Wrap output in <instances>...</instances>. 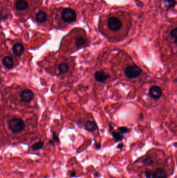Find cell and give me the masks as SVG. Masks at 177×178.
Instances as JSON below:
<instances>
[{
  "label": "cell",
  "instance_id": "1",
  "mask_svg": "<svg viewBox=\"0 0 177 178\" xmlns=\"http://www.w3.org/2000/svg\"><path fill=\"white\" fill-rule=\"evenodd\" d=\"M9 128L14 133H19L24 129V121L20 118L12 119L9 122Z\"/></svg>",
  "mask_w": 177,
  "mask_h": 178
},
{
  "label": "cell",
  "instance_id": "2",
  "mask_svg": "<svg viewBox=\"0 0 177 178\" xmlns=\"http://www.w3.org/2000/svg\"><path fill=\"white\" fill-rule=\"evenodd\" d=\"M142 72V69L140 67L137 65H129L125 69V74L127 78L132 79L139 76Z\"/></svg>",
  "mask_w": 177,
  "mask_h": 178
},
{
  "label": "cell",
  "instance_id": "3",
  "mask_svg": "<svg viewBox=\"0 0 177 178\" xmlns=\"http://www.w3.org/2000/svg\"><path fill=\"white\" fill-rule=\"evenodd\" d=\"M61 17L64 22L71 23L76 20L77 15L75 11L72 9L66 8L62 11Z\"/></svg>",
  "mask_w": 177,
  "mask_h": 178
},
{
  "label": "cell",
  "instance_id": "4",
  "mask_svg": "<svg viewBox=\"0 0 177 178\" xmlns=\"http://www.w3.org/2000/svg\"><path fill=\"white\" fill-rule=\"evenodd\" d=\"M107 24L110 30L115 32L118 31L122 27V23L120 20L118 18L114 16L108 18Z\"/></svg>",
  "mask_w": 177,
  "mask_h": 178
},
{
  "label": "cell",
  "instance_id": "5",
  "mask_svg": "<svg viewBox=\"0 0 177 178\" xmlns=\"http://www.w3.org/2000/svg\"><path fill=\"white\" fill-rule=\"evenodd\" d=\"M34 97V93L30 90L23 91L20 94V98L24 103H29L31 101Z\"/></svg>",
  "mask_w": 177,
  "mask_h": 178
},
{
  "label": "cell",
  "instance_id": "6",
  "mask_svg": "<svg viewBox=\"0 0 177 178\" xmlns=\"http://www.w3.org/2000/svg\"><path fill=\"white\" fill-rule=\"evenodd\" d=\"M163 92L161 88L158 86H152L149 90V95L152 99H158L162 97Z\"/></svg>",
  "mask_w": 177,
  "mask_h": 178
},
{
  "label": "cell",
  "instance_id": "7",
  "mask_svg": "<svg viewBox=\"0 0 177 178\" xmlns=\"http://www.w3.org/2000/svg\"><path fill=\"white\" fill-rule=\"evenodd\" d=\"M109 77V75L101 71H98L95 74V78L96 81L101 83L105 82Z\"/></svg>",
  "mask_w": 177,
  "mask_h": 178
},
{
  "label": "cell",
  "instance_id": "8",
  "mask_svg": "<svg viewBox=\"0 0 177 178\" xmlns=\"http://www.w3.org/2000/svg\"><path fill=\"white\" fill-rule=\"evenodd\" d=\"M15 6L18 11H24L28 8V4L26 0H17L16 2Z\"/></svg>",
  "mask_w": 177,
  "mask_h": 178
},
{
  "label": "cell",
  "instance_id": "9",
  "mask_svg": "<svg viewBox=\"0 0 177 178\" xmlns=\"http://www.w3.org/2000/svg\"><path fill=\"white\" fill-rule=\"evenodd\" d=\"M12 51L13 52L14 54L16 56H20L22 54V53L24 51V47L23 46V45L21 43H16L14 44L13 48H12Z\"/></svg>",
  "mask_w": 177,
  "mask_h": 178
},
{
  "label": "cell",
  "instance_id": "10",
  "mask_svg": "<svg viewBox=\"0 0 177 178\" xmlns=\"http://www.w3.org/2000/svg\"><path fill=\"white\" fill-rule=\"evenodd\" d=\"M35 19L37 22L43 23L47 19V14L43 11H39L36 15Z\"/></svg>",
  "mask_w": 177,
  "mask_h": 178
},
{
  "label": "cell",
  "instance_id": "11",
  "mask_svg": "<svg viewBox=\"0 0 177 178\" xmlns=\"http://www.w3.org/2000/svg\"><path fill=\"white\" fill-rule=\"evenodd\" d=\"M2 63L6 68L11 69L14 65L13 59L11 57L5 56L3 59Z\"/></svg>",
  "mask_w": 177,
  "mask_h": 178
},
{
  "label": "cell",
  "instance_id": "12",
  "mask_svg": "<svg viewBox=\"0 0 177 178\" xmlns=\"http://www.w3.org/2000/svg\"><path fill=\"white\" fill-rule=\"evenodd\" d=\"M155 173L156 178H167V177L166 170L162 168H157L155 170Z\"/></svg>",
  "mask_w": 177,
  "mask_h": 178
},
{
  "label": "cell",
  "instance_id": "13",
  "mask_svg": "<svg viewBox=\"0 0 177 178\" xmlns=\"http://www.w3.org/2000/svg\"><path fill=\"white\" fill-rule=\"evenodd\" d=\"M87 43V39L84 37H79L75 39V43L77 48H80L81 46L85 45Z\"/></svg>",
  "mask_w": 177,
  "mask_h": 178
},
{
  "label": "cell",
  "instance_id": "14",
  "mask_svg": "<svg viewBox=\"0 0 177 178\" xmlns=\"http://www.w3.org/2000/svg\"><path fill=\"white\" fill-rule=\"evenodd\" d=\"M85 128L86 130L90 132H93L96 129L97 127L96 123L92 122V121H88L86 123L85 125Z\"/></svg>",
  "mask_w": 177,
  "mask_h": 178
},
{
  "label": "cell",
  "instance_id": "15",
  "mask_svg": "<svg viewBox=\"0 0 177 178\" xmlns=\"http://www.w3.org/2000/svg\"><path fill=\"white\" fill-rule=\"evenodd\" d=\"M69 69V66L68 64L63 63L60 64L58 67V71L60 74H64L68 72Z\"/></svg>",
  "mask_w": 177,
  "mask_h": 178
},
{
  "label": "cell",
  "instance_id": "16",
  "mask_svg": "<svg viewBox=\"0 0 177 178\" xmlns=\"http://www.w3.org/2000/svg\"><path fill=\"white\" fill-rule=\"evenodd\" d=\"M163 2L164 6L168 9L174 7L177 4L175 0H163Z\"/></svg>",
  "mask_w": 177,
  "mask_h": 178
},
{
  "label": "cell",
  "instance_id": "17",
  "mask_svg": "<svg viewBox=\"0 0 177 178\" xmlns=\"http://www.w3.org/2000/svg\"><path fill=\"white\" fill-rule=\"evenodd\" d=\"M112 135L114 138L115 142H118L120 141H122L124 138L123 135H122V133H118V132H114L113 131V132H112Z\"/></svg>",
  "mask_w": 177,
  "mask_h": 178
},
{
  "label": "cell",
  "instance_id": "18",
  "mask_svg": "<svg viewBox=\"0 0 177 178\" xmlns=\"http://www.w3.org/2000/svg\"><path fill=\"white\" fill-rule=\"evenodd\" d=\"M44 143L42 141H39L38 142L33 144V145L31 146V148L33 151H38V150H41L43 147Z\"/></svg>",
  "mask_w": 177,
  "mask_h": 178
},
{
  "label": "cell",
  "instance_id": "19",
  "mask_svg": "<svg viewBox=\"0 0 177 178\" xmlns=\"http://www.w3.org/2000/svg\"><path fill=\"white\" fill-rule=\"evenodd\" d=\"M153 163H154V161L153 158L151 157H148L142 161V164L146 166H150L151 165H153Z\"/></svg>",
  "mask_w": 177,
  "mask_h": 178
},
{
  "label": "cell",
  "instance_id": "20",
  "mask_svg": "<svg viewBox=\"0 0 177 178\" xmlns=\"http://www.w3.org/2000/svg\"><path fill=\"white\" fill-rule=\"evenodd\" d=\"M144 174L147 178H156L155 172L151 170H147L144 172Z\"/></svg>",
  "mask_w": 177,
  "mask_h": 178
},
{
  "label": "cell",
  "instance_id": "21",
  "mask_svg": "<svg viewBox=\"0 0 177 178\" xmlns=\"http://www.w3.org/2000/svg\"><path fill=\"white\" fill-rule=\"evenodd\" d=\"M118 131L120 132V133L123 134H127L130 131V130L128 129L127 128L125 127L118 128Z\"/></svg>",
  "mask_w": 177,
  "mask_h": 178
},
{
  "label": "cell",
  "instance_id": "22",
  "mask_svg": "<svg viewBox=\"0 0 177 178\" xmlns=\"http://www.w3.org/2000/svg\"><path fill=\"white\" fill-rule=\"evenodd\" d=\"M171 35L172 37L175 38V39H177V28H175L173 29L171 32Z\"/></svg>",
  "mask_w": 177,
  "mask_h": 178
},
{
  "label": "cell",
  "instance_id": "23",
  "mask_svg": "<svg viewBox=\"0 0 177 178\" xmlns=\"http://www.w3.org/2000/svg\"><path fill=\"white\" fill-rule=\"evenodd\" d=\"M53 138L54 141L59 142V139L58 137L54 133H53Z\"/></svg>",
  "mask_w": 177,
  "mask_h": 178
},
{
  "label": "cell",
  "instance_id": "24",
  "mask_svg": "<svg viewBox=\"0 0 177 178\" xmlns=\"http://www.w3.org/2000/svg\"><path fill=\"white\" fill-rule=\"evenodd\" d=\"M76 174H77V172H76V171H72V172H71V173L70 174V177L71 178H74V177H75L76 176Z\"/></svg>",
  "mask_w": 177,
  "mask_h": 178
},
{
  "label": "cell",
  "instance_id": "25",
  "mask_svg": "<svg viewBox=\"0 0 177 178\" xmlns=\"http://www.w3.org/2000/svg\"><path fill=\"white\" fill-rule=\"evenodd\" d=\"M117 147H118V149L121 150V149H122L124 147V145H123V144H118Z\"/></svg>",
  "mask_w": 177,
  "mask_h": 178
},
{
  "label": "cell",
  "instance_id": "26",
  "mask_svg": "<svg viewBox=\"0 0 177 178\" xmlns=\"http://www.w3.org/2000/svg\"><path fill=\"white\" fill-rule=\"evenodd\" d=\"M95 147H96V148L97 149V150H99V149H100L101 145L100 144H96Z\"/></svg>",
  "mask_w": 177,
  "mask_h": 178
},
{
  "label": "cell",
  "instance_id": "27",
  "mask_svg": "<svg viewBox=\"0 0 177 178\" xmlns=\"http://www.w3.org/2000/svg\"><path fill=\"white\" fill-rule=\"evenodd\" d=\"M100 173L99 172H96V173H95L94 176L95 177V178H98L100 176Z\"/></svg>",
  "mask_w": 177,
  "mask_h": 178
},
{
  "label": "cell",
  "instance_id": "28",
  "mask_svg": "<svg viewBox=\"0 0 177 178\" xmlns=\"http://www.w3.org/2000/svg\"><path fill=\"white\" fill-rule=\"evenodd\" d=\"M49 144L51 145H54V142L53 141H52V140H50V141H49Z\"/></svg>",
  "mask_w": 177,
  "mask_h": 178
},
{
  "label": "cell",
  "instance_id": "29",
  "mask_svg": "<svg viewBox=\"0 0 177 178\" xmlns=\"http://www.w3.org/2000/svg\"><path fill=\"white\" fill-rule=\"evenodd\" d=\"M175 43L177 46V39H175Z\"/></svg>",
  "mask_w": 177,
  "mask_h": 178
},
{
  "label": "cell",
  "instance_id": "30",
  "mask_svg": "<svg viewBox=\"0 0 177 178\" xmlns=\"http://www.w3.org/2000/svg\"><path fill=\"white\" fill-rule=\"evenodd\" d=\"M173 146H174L175 147H177V142L174 143V144H173Z\"/></svg>",
  "mask_w": 177,
  "mask_h": 178
}]
</instances>
